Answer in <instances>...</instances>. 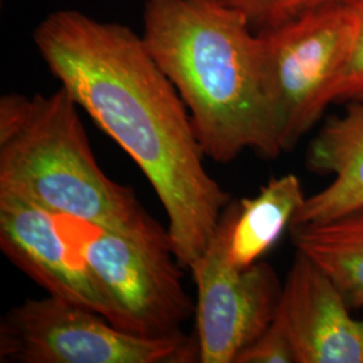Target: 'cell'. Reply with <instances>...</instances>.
<instances>
[{
  "instance_id": "cell-1",
  "label": "cell",
  "mask_w": 363,
  "mask_h": 363,
  "mask_svg": "<svg viewBox=\"0 0 363 363\" xmlns=\"http://www.w3.org/2000/svg\"><path fill=\"white\" fill-rule=\"evenodd\" d=\"M33 39L61 88L142 169L167 216L171 250L190 268L232 196L205 169L189 111L142 34L58 10Z\"/></svg>"
},
{
  "instance_id": "cell-2",
  "label": "cell",
  "mask_w": 363,
  "mask_h": 363,
  "mask_svg": "<svg viewBox=\"0 0 363 363\" xmlns=\"http://www.w3.org/2000/svg\"><path fill=\"white\" fill-rule=\"evenodd\" d=\"M144 43L186 105L203 155L283 151L259 34L218 0H145Z\"/></svg>"
},
{
  "instance_id": "cell-3",
  "label": "cell",
  "mask_w": 363,
  "mask_h": 363,
  "mask_svg": "<svg viewBox=\"0 0 363 363\" xmlns=\"http://www.w3.org/2000/svg\"><path fill=\"white\" fill-rule=\"evenodd\" d=\"M78 109L64 88L49 96H1L0 190L62 218L171 247L167 229L135 191L100 169Z\"/></svg>"
},
{
  "instance_id": "cell-4",
  "label": "cell",
  "mask_w": 363,
  "mask_h": 363,
  "mask_svg": "<svg viewBox=\"0 0 363 363\" xmlns=\"http://www.w3.org/2000/svg\"><path fill=\"white\" fill-rule=\"evenodd\" d=\"M283 151H291L320 121L350 58L357 16L347 1L306 13L259 31Z\"/></svg>"
},
{
  "instance_id": "cell-5",
  "label": "cell",
  "mask_w": 363,
  "mask_h": 363,
  "mask_svg": "<svg viewBox=\"0 0 363 363\" xmlns=\"http://www.w3.org/2000/svg\"><path fill=\"white\" fill-rule=\"evenodd\" d=\"M196 337H140L64 298H28L3 316L0 362L187 363Z\"/></svg>"
},
{
  "instance_id": "cell-6",
  "label": "cell",
  "mask_w": 363,
  "mask_h": 363,
  "mask_svg": "<svg viewBox=\"0 0 363 363\" xmlns=\"http://www.w3.org/2000/svg\"><path fill=\"white\" fill-rule=\"evenodd\" d=\"M86 225L69 241L115 312L117 327L140 337L182 334L195 304L171 247Z\"/></svg>"
},
{
  "instance_id": "cell-7",
  "label": "cell",
  "mask_w": 363,
  "mask_h": 363,
  "mask_svg": "<svg viewBox=\"0 0 363 363\" xmlns=\"http://www.w3.org/2000/svg\"><path fill=\"white\" fill-rule=\"evenodd\" d=\"M189 269L196 286L198 362L234 363L272 325L283 284L262 259L244 271L232 268L216 232Z\"/></svg>"
},
{
  "instance_id": "cell-8",
  "label": "cell",
  "mask_w": 363,
  "mask_h": 363,
  "mask_svg": "<svg viewBox=\"0 0 363 363\" xmlns=\"http://www.w3.org/2000/svg\"><path fill=\"white\" fill-rule=\"evenodd\" d=\"M0 247L13 265L50 296L82 306L116 325L115 312L62 230L58 216L0 190Z\"/></svg>"
},
{
  "instance_id": "cell-9",
  "label": "cell",
  "mask_w": 363,
  "mask_h": 363,
  "mask_svg": "<svg viewBox=\"0 0 363 363\" xmlns=\"http://www.w3.org/2000/svg\"><path fill=\"white\" fill-rule=\"evenodd\" d=\"M351 308L337 283L296 250L273 319L296 363H363V319Z\"/></svg>"
},
{
  "instance_id": "cell-10",
  "label": "cell",
  "mask_w": 363,
  "mask_h": 363,
  "mask_svg": "<svg viewBox=\"0 0 363 363\" xmlns=\"http://www.w3.org/2000/svg\"><path fill=\"white\" fill-rule=\"evenodd\" d=\"M306 167L331 182L306 198L291 226L335 220L363 208V103H349L342 115L325 120L308 145Z\"/></svg>"
},
{
  "instance_id": "cell-11",
  "label": "cell",
  "mask_w": 363,
  "mask_h": 363,
  "mask_svg": "<svg viewBox=\"0 0 363 363\" xmlns=\"http://www.w3.org/2000/svg\"><path fill=\"white\" fill-rule=\"evenodd\" d=\"M306 198L298 177L286 174L272 178L259 194L230 202L216 229L225 261L237 271L259 262L291 229Z\"/></svg>"
},
{
  "instance_id": "cell-12",
  "label": "cell",
  "mask_w": 363,
  "mask_h": 363,
  "mask_svg": "<svg viewBox=\"0 0 363 363\" xmlns=\"http://www.w3.org/2000/svg\"><path fill=\"white\" fill-rule=\"evenodd\" d=\"M292 244L340 288L352 308H363V208L335 220L291 226Z\"/></svg>"
},
{
  "instance_id": "cell-13",
  "label": "cell",
  "mask_w": 363,
  "mask_h": 363,
  "mask_svg": "<svg viewBox=\"0 0 363 363\" xmlns=\"http://www.w3.org/2000/svg\"><path fill=\"white\" fill-rule=\"evenodd\" d=\"M241 13L259 33L286 25L315 9L347 0H218Z\"/></svg>"
},
{
  "instance_id": "cell-14",
  "label": "cell",
  "mask_w": 363,
  "mask_h": 363,
  "mask_svg": "<svg viewBox=\"0 0 363 363\" xmlns=\"http://www.w3.org/2000/svg\"><path fill=\"white\" fill-rule=\"evenodd\" d=\"M357 16V35L347 65L331 91V104L363 103V0H347Z\"/></svg>"
},
{
  "instance_id": "cell-15",
  "label": "cell",
  "mask_w": 363,
  "mask_h": 363,
  "mask_svg": "<svg viewBox=\"0 0 363 363\" xmlns=\"http://www.w3.org/2000/svg\"><path fill=\"white\" fill-rule=\"evenodd\" d=\"M234 363H296V357L286 334L272 322L257 339L240 352Z\"/></svg>"
}]
</instances>
